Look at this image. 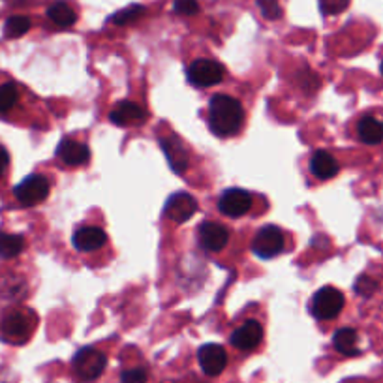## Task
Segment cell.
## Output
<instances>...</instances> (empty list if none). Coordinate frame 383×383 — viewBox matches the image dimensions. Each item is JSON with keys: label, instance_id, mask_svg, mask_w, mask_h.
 Masks as SVG:
<instances>
[{"label": "cell", "instance_id": "21", "mask_svg": "<svg viewBox=\"0 0 383 383\" xmlns=\"http://www.w3.org/2000/svg\"><path fill=\"white\" fill-rule=\"evenodd\" d=\"M25 248V239L21 235H11L0 231V257L11 259V257L19 256Z\"/></svg>", "mask_w": 383, "mask_h": 383}, {"label": "cell", "instance_id": "18", "mask_svg": "<svg viewBox=\"0 0 383 383\" xmlns=\"http://www.w3.org/2000/svg\"><path fill=\"white\" fill-rule=\"evenodd\" d=\"M359 139L367 145H379L383 141V122L374 117H365L357 124Z\"/></svg>", "mask_w": 383, "mask_h": 383}, {"label": "cell", "instance_id": "13", "mask_svg": "<svg viewBox=\"0 0 383 383\" xmlns=\"http://www.w3.org/2000/svg\"><path fill=\"white\" fill-rule=\"evenodd\" d=\"M263 338V327L257 322L250 319V322L242 323L241 327L235 329L231 334V344L235 346L237 350L250 351L256 350L259 342Z\"/></svg>", "mask_w": 383, "mask_h": 383}, {"label": "cell", "instance_id": "2", "mask_svg": "<svg viewBox=\"0 0 383 383\" xmlns=\"http://www.w3.org/2000/svg\"><path fill=\"white\" fill-rule=\"evenodd\" d=\"M344 302V293L336 288L327 285V288L316 291V295L312 297V301L308 305V310L316 319H333L342 312Z\"/></svg>", "mask_w": 383, "mask_h": 383}, {"label": "cell", "instance_id": "19", "mask_svg": "<svg viewBox=\"0 0 383 383\" xmlns=\"http://www.w3.org/2000/svg\"><path fill=\"white\" fill-rule=\"evenodd\" d=\"M333 344L336 348V351H340L342 355H357L359 353V348H357V331L353 329L346 327L340 329L334 333Z\"/></svg>", "mask_w": 383, "mask_h": 383}, {"label": "cell", "instance_id": "29", "mask_svg": "<svg viewBox=\"0 0 383 383\" xmlns=\"http://www.w3.org/2000/svg\"><path fill=\"white\" fill-rule=\"evenodd\" d=\"M122 383H147V372L143 368H131L122 372Z\"/></svg>", "mask_w": 383, "mask_h": 383}, {"label": "cell", "instance_id": "22", "mask_svg": "<svg viewBox=\"0 0 383 383\" xmlns=\"http://www.w3.org/2000/svg\"><path fill=\"white\" fill-rule=\"evenodd\" d=\"M19 100V88L16 83H4L0 85V113H8L13 110V105Z\"/></svg>", "mask_w": 383, "mask_h": 383}, {"label": "cell", "instance_id": "3", "mask_svg": "<svg viewBox=\"0 0 383 383\" xmlns=\"http://www.w3.org/2000/svg\"><path fill=\"white\" fill-rule=\"evenodd\" d=\"M107 357L94 348H83L73 357V370L85 382H93L105 370Z\"/></svg>", "mask_w": 383, "mask_h": 383}, {"label": "cell", "instance_id": "17", "mask_svg": "<svg viewBox=\"0 0 383 383\" xmlns=\"http://www.w3.org/2000/svg\"><path fill=\"white\" fill-rule=\"evenodd\" d=\"M340 165L338 162L334 160V156L327 153V151H316L310 158V173L314 177H318L322 181H327V179H333L336 173H338Z\"/></svg>", "mask_w": 383, "mask_h": 383}, {"label": "cell", "instance_id": "4", "mask_svg": "<svg viewBox=\"0 0 383 383\" xmlns=\"http://www.w3.org/2000/svg\"><path fill=\"white\" fill-rule=\"evenodd\" d=\"M34 323L36 318L33 314L25 312V310H16V312H10L2 322V336H4L8 342H13V344H21L25 340L30 336L34 329Z\"/></svg>", "mask_w": 383, "mask_h": 383}, {"label": "cell", "instance_id": "7", "mask_svg": "<svg viewBox=\"0 0 383 383\" xmlns=\"http://www.w3.org/2000/svg\"><path fill=\"white\" fill-rule=\"evenodd\" d=\"M224 66L216 61H208V59H199V61L192 62L188 68V79L192 85L199 88L213 87L216 83L224 79Z\"/></svg>", "mask_w": 383, "mask_h": 383}, {"label": "cell", "instance_id": "8", "mask_svg": "<svg viewBox=\"0 0 383 383\" xmlns=\"http://www.w3.org/2000/svg\"><path fill=\"white\" fill-rule=\"evenodd\" d=\"M250 207H252V196L242 188H230L218 199L220 213L225 214L228 218H241L250 211Z\"/></svg>", "mask_w": 383, "mask_h": 383}, {"label": "cell", "instance_id": "24", "mask_svg": "<svg viewBox=\"0 0 383 383\" xmlns=\"http://www.w3.org/2000/svg\"><path fill=\"white\" fill-rule=\"evenodd\" d=\"M143 11H145V8L139 4L128 6V8H124L122 11H117L115 16H111L110 21L115 23V25H128V23L136 21L139 16H143Z\"/></svg>", "mask_w": 383, "mask_h": 383}, {"label": "cell", "instance_id": "16", "mask_svg": "<svg viewBox=\"0 0 383 383\" xmlns=\"http://www.w3.org/2000/svg\"><path fill=\"white\" fill-rule=\"evenodd\" d=\"M57 156L66 165H73L76 167V165L87 164L88 158H90V151L83 143L73 141V139H62L59 143V147H57Z\"/></svg>", "mask_w": 383, "mask_h": 383}, {"label": "cell", "instance_id": "6", "mask_svg": "<svg viewBox=\"0 0 383 383\" xmlns=\"http://www.w3.org/2000/svg\"><path fill=\"white\" fill-rule=\"evenodd\" d=\"M282 250H284V233L276 225H265L254 237L252 252L261 259L280 256Z\"/></svg>", "mask_w": 383, "mask_h": 383}, {"label": "cell", "instance_id": "5", "mask_svg": "<svg viewBox=\"0 0 383 383\" xmlns=\"http://www.w3.org/2000/svg\"><path fill=\"white\" fill-rule=\"evenodd\" d=\"M51 184L44 175H30L25 181L19 182L13 190L17 201L25 207H34L38 203L45 201L49 196Z\"/></svg>", "mask_w": 383, "mask_h": 383}, {"label": "cell", "instance_id": "26", "mask_svg": "<svg viewBox=\"0 0 383 383\" xmlns=\"http://www.w3.org/2000/svg\"><path fill=\"white\" fill-rule=\"evenodd\" d=\"M257 6L261 10V16L269 21H276L282 16V10H280L278 0H257Z\"/></svg>", "mask_w": 383, "mask_h": 383}, {"label": "cell", "instance_id": "31", "mask_svg": "<svg viewBox=\"0 0 383 383\" xmlns=\"http://www.w3.org/2000/svg\"><path fill=\"white\" fill-rule=\"evenodd\" d=\"M382 73H383V61H382Z\"/></svg>", "mask_w": 383, "mask_h": 383}, {"label": "cell", "instance_id": "25", "mask_svg": "<svg viewBox=\"0 0 383 383\" xmlns=\"http://www.w3.org/2000/svg\"><path fill=\"white\" fill-rule=\"evenodd\" d=\"M353 290H355V293H359L361 297L368 299V297H372L374 293L378 291V282L374 278H370V276H367V274H361V276L355 280Z\"/></svg>", "mask_w": 383, "mask_h": 383}, {"label": "cell", "instance_id": "27", "mask_svg": "<svg viewBox=\"0 0 383 383\" xmlns=\"http://www.w3.org/2000/svg\"><path fill=\"white\" fill-rule=\"evenodd\" d=\"M350 6V0H319V10L325 16H338Z\"/></svg>", "mask_w": 383, "mask_h": 383}, {"label": "cell", "instance_id": "30", "mask_svg": "<svg viewBox=\"0 0 383 383\" xmlns=\"http://www.w3.org/2000/svg\"><path fill=\"white\" fill-rule=\"evenodd\" d=\"M8 162H10V154H8L6 148L0 147V175L8 170Z\"/></svg>", "mask_w": 383, "mask_h": 383}, {"label": "cell", "instance_id": "20", "mask_svg": "<svg viewBox=\"0 0 383 383\" xmlns=\"http://www.w3.org/2000/svg\"><path fill=\"white\" fill-rule=\"evenodd\" d=\"M47 17H49L55 25H59V27H70V25H73V23L77 21L76 10H73L68 2H62V0L49 6Z\"/></svg>", "mask_w": 383, "mask_h": 383}, {"label": "cell", "instance_id": "9", "mask_svg": "<svg viewBox=\"0 0 383 383\" xmlns=\"http://www.w3.org/2000/svg\"><path fill=\"white\" fill-rule=\"evenodd\" d=\"M196 197L187 194V192H177L165 203V216L171 222H177V224H184L187 220H190L196 214Z\"/></svg>", "mask_w": 383, "mask_h": 383}, {"label": "cell", "instance_id": "23", "mask_svg": "<svg viewBox=\"0 0 383 383\" xmlns=\"http://www.w3.org/2000/svg\"><path fill=\"white\" fill-rule=\"evenodd\" d=\"M30 30V19L25 16H13L6 21L4 33L8 38H21Z\"/></svg>", "mask_w": 383, "mask_h": 383}, {"label": "cell", "instance_id": "15", "mask_svg": "<svg viewBox=\"0 0 383 383\" xmlns=\"http://www.w3.org/2000/svg\"><path fill=\"white\" fill-rule=\"evenodd\" d=\"M105 241H107L105 231L94 228V225H85L73 233V247L79 252H94V250L104 247Z\"/></svg>", "mask_w": 383, "mask_h": 383}, {"label": "cell", "instance_id": "14", "mask_svg": "<svg viewBox=\"0 0 383 383\" xmlns=\"http://www.w3.org/2000/svg\"><path fill=\"white\" fill-rule=\"evenodd\" d=\"M145 119H147V111L143 110L141 105L128 102V100L119 102L110 113V121L113 122V124H117V126L137 124V122H143Z\"/></svg>", "mask_w": 383, "mask_h": 383}, {"label": "cell", "instance_id": "1", "mask_svg": "<svg viewBox=\"0 0 383 383\" xmlns=\"http://www.w3.org/2000/svg\"><path fill=\"white\" fill-rule=\"evenodd\" d=\"M244 124L242 104L233 96L216 94L208 102V128L214 136L231 137L239 134Z\"/></svg>", "mask_w": 383, "mask_h": 383}, {"label": "cell", "instance_id": "10", "mask_svg": "<svg viewBox=\"0 0 383 383\" xmlns=\"http://www.w3.org/2000/svg\"><path fill=\"white\" fill-rule=\"evenodd\" d=\"M197 361L207 376H218L224 372L225 365H228V353L222 346L205 344L197 351Z\"/></svg>", "mask_w": 383, "mask_h": 383}, {"label": "cell", "instance_id": "28", "mask_svg": "<svg viewBox=\"0 0 383 383\" xmlns=\"http://www.w3.org/2000/svg\"><path fill=\"white\" fill-rule=\"evenodd\" d=\"M173 10L177 13H181V16H196L199 11V2L197 0H175Z\"/></svg>", "mask_w": 383, "mask_h": 383}, {"label": "cell", "instance_id": "11", "mask_svg": "<svg viewBox=\"0 0 383 383\" xmlns=\"http://www.w3.org/2000/svg\"><path fill=\"white\" fill-rule=\"evenodd\" d=\"M160 147L164 151L165 158L170 162L171 170L175 173H184L190 165V154H188L187 147L182 145V141L175 136H167L160 139Z\"/></svg>", "mask_w": 383, "mask_h": 383}, {"label": "cell", "instance_id": "12", "mask_svg": "<svg viewBox=\"0 0 383 383\" xmlns=\"http://www.w3.org/2000/svg\"><path fill=\"white\" fill-rule=\"evenodd\" d=\"M228 241H230V231L218 222H205L199 228V242L207 252L224 250Z\"/></svg>", "mask_w": 383, "mask_h": 383}]
</instances>
